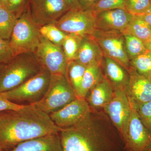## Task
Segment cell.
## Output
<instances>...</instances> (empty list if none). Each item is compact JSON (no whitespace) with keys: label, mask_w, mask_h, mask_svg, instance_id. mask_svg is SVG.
Segmentation results:
<instances>
[{"label":"cell","mask_w":151,"mask_h":151,"mask_svg":"<svg viewBox=\"0 0 151 151\" xmlns=\"http://www.w3.org/2000/svg\"><path fill=\"white\" fill-rule=\"evenodd\" d=\"M150 78V79H151V78Z\"/></svg>","instance_id":"obj_43"},{"label":"cell","mask_w":151,"mask_h":151,"mask_svg":"<svg viewBox=\"0 0 151 151\" xmlns=\"http://www.w3.org/2000/svg\"><path fill=\"white\" fill-rule=\"evenodd\" d=\"M27 6L32 18L39 27L55 24L70 9L63 0H29Z\"/></svg>","instance_id":"obj_11"},{"label":"cell","mask_w":151,"mask_h":151,"mask_svg":"<svg viewBox=\"0 0 151 151\" xmlns=\"http://www.w3.org/2000/svg\"><path fill=\"white\" fill-rule=\"evenodd\" d=\"M17 17L5 7H0V37L9 40Z\"/></svg>","instance_id":"obj_23"},{"label":"cell","mask_w":151,"mask_h":151,"mask_svg":"<svg viewBox=\"0 0 151 151\" xmlns=\"http://www.w3.org/2000/svg\"><path fill=\"white\" fill-rule=\"evenodd\" d=\"M96 15L91 9H70L55 24L67 34L81 37L93 35L96 30Z\"/></svg>","instance_id":"obj_7"},{"label":"cell","mask_w":151,"mask_h":151,"mask_svg":"<svg viewBox=\"0 0 151 151\" xmlns=\"http://www.w3.org/2000/svg\"><path fill=\"white\" fill-rule=\"evenodd\" d=\"M98 0H79V4L82 8L90 9Z\"/></svg>","instance_id":"obj_35"},{"label":"cell","mask_w":151,"mask_h":151,"mask_svg":"<svg viewBox=\"0 0 151 151\" xmlns=\"http://www.w3.org/2000/svg\"><path fill=\"white\" fill-rule=\"evenodd\" d=\"M127 55L130 61L147 50L145 44L138 38L129 34L124 35Z\"/></svg>","instance_id":"obj_27"},{"label":"cell","mask_w":151,"mask_h":151,"mask_svg":"<svg viewBox=\"0 0 151 151\" xmlns=\"http://www.w3.org/2000/svg\"><path fill=\"white\" fill-rule=\"evenodd\" d=\"M103 110L121 139L127 129L132 111V105L125 89L115 90L113 98Z\"/></svg>","instance_id":"obj_12"},{"label":"cell","mask_w":151,"mask_h":151,"mask_svg":"<svg viewBox=\"0 0 151 151\" xmlns=\"http://www.w3.org/2000/svg\"><path fill=\"white\" fill-rule=\"evenodd\" d=\"M86 68L76 60L68 63L65 76L78 97Z\"/></svg>","instance_id":"obj_22"},{"label":"cell","mask_w":151,"mask_h":151,"mask_svg":"<svg viewBox=\"0 0 151 151\" xmlns=\"http://www.w3.org/2000/svg\"><path fill=\"white\" fill-rule=\"evenodd\" d=\"M151 7L150 0H126L125 9L134 15L140 14Z\"/></svg>","instance_id":"obj_29"},{"label":"cell","mask_w":151,"mask_h":151,"mask_svg":"<svg viewBox=\"0 0 151 151\" xmlns=\"http://www.w3.org/2000/svg\"><path fill=\"white\" fill-rule=\"evenodd\" d=\"M103 113L92 110L75 126L59 132L63 151H123L124 145Z\"/></svg>","instance_id":"obj_1"},{"label":"cell","mask_w":151,"mask_h":151,"mask_svg":"<svg viewBox=\"0 0 151 151\" xmlns=\"http://www.w3.org/2000/svg\"><path fill=\"white\" fill-rule=\"evenodd\" d=\"M103 58V51L93 36L82 37L76 61L87 67L94 63L102 64Z\"/></svg>","instance_id":"obj_17"},{"label":"cell","mask_w":151,"mask_h":151,"mask_svg":"<svg viewBox=\"0 0 151 151\" xmlns=\"http://www.w3.org/2000/svg\"><path fill=\"white\" fill-rule=\"evenodd\" d=\"M33 53L42 67L51 74L66 76L68 61L62 46L57 45L41 36Z\"/></svg>","instance_id":"obj_9"},{"label":"cell","mask_w":151,"mask_h":151,"mask_svg":"<svg viewBox=\"0 0 151 151\" xmlns=\"http://www.w3.org/2000/svg\"><path fill=\"white\" fill-rule=\"evenodd\" d=\"M6 151H63L59 133L40 137L19 144Z\"/></svg>","instance_id":"obj_18"},{"label":"cell","mask_w":151,"mask_h":151,"mask_svg":"<svg viewBox=\"0 0 151 151\" xmlns=\"http://www.w3.org/2000/svg\"><path fill=\"white\" fill-rule=\"evenodd\" d=\"M102 66L105 77L112 84L114 90L126 89L129 80V72L122 65L108 57L104 56Z\"/></svg>","instance_id":"obj_19"},{"label":"cell","mask_w":151,"mask_h":151,"mask_svg":"<svg viewBox=\"0 0 151 151\" xmlns=\"http://www.w3.org/2000/svg\"><path fill=\"white\" fill-rule=\"evenodd\" d=\"M82 37L73 34H68L62 47L68 63L75 60Z\"/></svg>","instance_id":"obj_26"},{"label":"cell","mask_w":151,"mask_h":151,"mask_svg":"<svg viewBox=\"0 0 151 151\" xmlns=\"http://www.w3.org/2000/svg\"><path fill=\"white\" fill-rule=\"evenodd\" d=\"M134 106L137 110L141 122L151 132V101Z\"/></svg>","instance_id":"obj_30"},{"label":"cell","mask_w":151,"mask_h":151,"mask_svg":"<svg viewBox=\"0 0 151 151\" xmlns=\"http://www.w3.org/2000/svg\"><path fill=\"white\" fill-rule=\"evenodd\" d=\"M43 68L32 52L15 55L0 64V92H7L21 85Z\"/></svg>","instance_id":"obj_3"},{"label":"cell","mask_w":151,"mask_h":151,"mask_svg":"<svg viewBox=\"0 0 151 151\" xmlns=\"http://www.w3.org/2000/svg\"><path fill=\"white\" fill-rule=\"evenodd\" d=\"M92 36L104 56L115 60L129 71L130 61L126 51L125 38L122 32L97 30Z\"/></svg>","instance_id":"obj_8"},{"label":"cell","mask_w":151,"mask_h":151,"mask_svg":"<svg viewBox=\"0 0 151 151\" xmlns=\"http://www.w3.org/2000/svg\"><path fill=\"white\" fill-rule=\"evenodd\" d=\"M135 16L139 17L145 21L151 28V7L143 13Z\"/></svg>","instance_id":"obj_34"},{"label":"cell","mask_w":151,"mask_h":151,"mask_svg":"<svg viewBox=\"0 0 151 151\" xmlns=\"http://www.w3.org/2000/svg\"><path fill=\"white\" fill-rule=\"evenodd\" d=\"M144 44L147 50L151 52V37L149 40Z\"/></svg>","instance_id":"obj_37"},{"label":"cell","mask_w":151,"mask_h":151,"mask_svg":"<svg viewBox=\"0 0 151 151\" xmlns=\"http://www.w3.org/2000/svg\"><path fill=\"white\" fill-rule=\"evenodd\" d=\"M70 9L79 8L81 7L79 0H63ZM82 8V7H81Z\"/></svg>","instance_id":"obj_36"},{"label":"cell","mask_w":151,"mask_h":151,"mask_svg":"<svg viewBox=\"0 0 151 151\" xmlns=\"http://www.w3.org/2000/svg\"><path fill=\"white\" fill-rule=\"evenodd\" d=\"M146 151H151V147H150V148Z\"/></svg>","instance_id":"obj_39"},{"label":"cell","mask_w":151,"mask_h":151,"mask_svg":"<svg viewBox=\"0 0 151 151\" xmlns=\"http://www.w3.org/2000/svg\"><path fill=\"white\" fill-rule=\"evenodd\" d=\"M134 17L125 9H116L101 12L96 16L97 30L122 32Z\"/></svg>","instance_id":"obj_15"},{"label":"cell","mask_w":151,"mask_h":151,"mask_svg":"<svg viewBox=\"0 0 151 151\" xmlns=\"http://www.w3.org/2000/svg\"><path fill=\"white\" fill-rule=\"evenodd\" d=\"M78 97L65 76L51 74L46 94L39 102L33 105L49 115Z\"/></svg>","instance_id":"obj_5"},{"label":"cell","mask_w":151,"mask_h":151,"mask_svg":"<svg viewBox=\"0 0 151 151\" xmlns=\"http://www.w3.org/2000/svg\"><path fill=\"white\" fill-rule=\"evenodd\" d=\"M41 35L52 43L62 46L67 34L60 29L55 24L45 25L39 27Z\"/></svg>","instance_id":"obj_24"},{"label":"cell","mask_w":151,"mask_h":151,"mask_svg":"<svg viewBox=\"0 0 151 151\" xmlns=\"http://www.w3.org/2000/svg\"><path fill=\"white\" fill-rule=\"evenodd\" d=\"M151 78V75H150V78Z\"/></svg>","instance_id":"obj_42"},{"label":"cell","mask_w":151,"mask_h":151,"mask_svg":"<svg viewBox=\"0 0 151 151\" xmlns=\"http://www.w3.org/2000/svg\"><path fill=\"white\" fill-rule=\"evenodd\" d=\"M51 77L50 72L43 68L21 85L1 93L13 103L21 105H33L39 102L46 94Z\"/></svg>","instance_id":"obj_6"},{"label":"cell","mask_w":151,"mask_h":151,"mask_svg":"<svg viewBox=\"0 0 151 151\" xmlns=\"http://www.w3.org/2000/svg\"><path fill=\"white\" fill-rule=\"evenodd\" d=\"M91 111L92 109L86 99L78 97L49 116L52 121L60 129L78 124Z\"/></svg>","instance_id":"obj_13"},{"label":"cell","mask_w":151,"mask_h":151,"mask_svg":"<svg viewBox=\"0 0 151 151\" xmlns=\"http://www.w3.org/2000/svg\"><path fill=\"white\" fill-rule=\"evenodd\" d=\"M28 3L27 0H7V9L18 18L25 10Z\"/></svg>","instance_id":"obj_31"},{"label":"cell","mask_w":151,"mask_h":151,"mask_svg":"<svg viewBox=\"0 0 151 151\" xmlns=\"http://www.w3.org/2000/svg\"><path fill=\"white\" fill-rule=\"evenodd\" d=\"M150 1H151V0H150Z\"/></svg>","instance_id":"obj_44"},{"label":"cell","mask_w":151,"mask_h":151,"mask_svg":"<svg viewBox=\"0 0 151 151\" xmlns=\"http://www.w3.org/2000/svg\"><path fill=\"white\" fill-rule=\"evenodd\" d=\"M126 0H98L90 9L95 15L104 11L116 9H125Z\"/></svg>","instance_id":"obj_28"},{"label":"cell","mask_w":151,"mask_h":151,"mask_svg":"<svg viewBox=\"0 0 151 151\" xmlns=\"http://www.w3.org/2000/svg\"><path fill=\"white\" fill-rule=\"evenodd\" d=\"M39 27L32 18L27 6L23 13L17 19L9 40L14 56L22 53H33L42 36Z\"/></svg>","instance_id":"obj_4"},{"label":"cell","mask_w":151,"mask_h":151,"mask_svg":"<svg viewBox=\"0 0 151 151\" xmlns=\"http://www.w3.org/2000/svg\"><path fill=\"white\" fill-rule=\"evenodd\" d=\"M2 6V5L1 4V2H0V7H1Z\"/></svg>","instance_id":"obj_40"},{"label":"cell","mask_w":151,"mask_h":151,"mask_svg":"<svg viewBox=\"0 0 151 151\" xmlns=\"http://www.w3.org/2000/svg\"><path fill=\"white\" fill-rule=\"evenodd\" d=\"M59 129L49 115L34 105L0 112V148L10 150L21 143L51 134Z\"/></svg>","instance_id":"obj_2"},{"label":"cell","mask_w":151,"mask_h":151,"mask_svg":"<svg viewBox=\"0 0 151 151\" xmlns=\"http://www.w3.org/2000/svg\"><path fill=\"white\" fill-rule=\"evenodd\" d=\"M131 104V116L121 139L127 151H146L151 147V132L144 126L136 108Z\"/></svg>","instance_id":"obj_10"},{"label":"cell","mask_w":151,"mask_h":151,"mask_svg":"<svg viewBox=\"0 0 151 151\" xmlns=\"http://www.w3.org/2000/svg\"><path fill=\"white\" fill-rule=\"evenodd\" d=\"M114 92L112 84L104 75L101 80L90 90L85 99L92 110L98 111L103 109L111 101Z\"/></svg>","instance_id":"obj_16"},{"label":"cell","mask_w":151,"mask_h":151,"mask_svg":"<svg viewBox=\"0 0 151 151\" xmlns=\"http://www.w3.org/2000/svg\"><path fill=\"white\" fill-rule=\"evenodd\" d=\"M130 65L138 73L150 78L151 74V52L147 50L130 61Z\"/></svg>","instance_id":"obj_25"},{"label":"cell","mask_w":151,"mask_h":151,"mask_svg":"<svg viewBox=\"0 0 151 151\" xmlns=\"http://www.w3.org/2000/svg\"><path fill=\"white\" fill-rule=\"evenodd\" d=\"M24 105H19L11 102L0 92V112L8 110H16L22 108Z\"/></svg>","instance_id":"obj_33"},{"label":"cell","mask_w":151,"mask_h":151,"mask_svg":"<svg viewBox=\"0 0 151 151\" xmlns=\"http://www.w3.org/2000/svg\"><path fill=\"white\" fill-rule=\"evenodd\" d=\"M14 56L9 40L0 37V64L9 60Z\"/></svg>","instance_id":"obj_32"},{"label":"cell","mask_w":151,"mask_h":151,"mask_svg":"<svg viewBox=\"0 0 151 151\" xmlns=\"http://www.w3.org/2000/svg\"><path fill=\"white\" fill-rule=\"evenodd\" d=\"M0 2H1L2 5L4 6L5 7L7 8V0H0Z\"/></svg>","instance_id":"obj_38"},{"label":"cell","mask_w":151,"mask_h":151,"mask_svg":"<svg viewBox=\"0 0 151 151\" xmlns=\"http://www.w3.org/2000/svg\"><path fill=\"white\" fill-rule=\"evenodd\" d=\"M122 33L123 35L134 36L145 43L151 37V28L140 18L134 15L129 24Z\"/></svg>","instance_id":"obj_21"},{"label":"cell","mask_w":151,"mask_h":151,"mask_svg":"<svg viewBox=\"0 0 151 151\" xmlns=\"http://www.w3.org/2000/svg\"><path fill=\"white\" fill-rule=\"evenodd\" d=\"M103 76L102 63H95L87 66L81 82L78 97L85 99L90 90Z\"/></svg>","instance_id":"obj_20"},{"label":"cell","mask_w":151,"mask_h":151,"mask_svg":"<svg viewBox=\"0 0 151 151\" xmlns=\"http://www.w3.org/2000/svg\"><path fill=\"white\" fill-rule=\"evenodd\" d=\"M128 72L129 80L125 91L131 103L136 106L151 101L150 78L138 73L131 66Z\"/></svg>","instance_id":"obj_14"},{"label":"cell","mask_w":151,"mask_h":151,"mask_svg":"<svg viewBox=\"0 0 151 151\" xmlns=\"http://www.w3.org/2000/svg\"><path fill=\"white\" fill-rule=\"evenodd\" d=\"M0 151H3L2 150H1V148H0Z\"/></svg>","instance_id":"obj_41"}]
</instances>
